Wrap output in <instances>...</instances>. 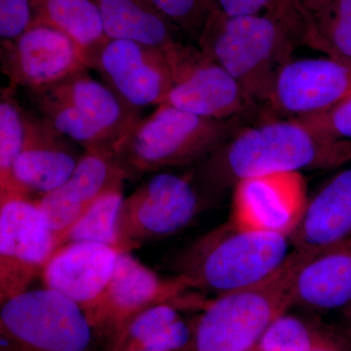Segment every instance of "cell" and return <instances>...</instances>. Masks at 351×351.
I'll return each instance as SVG.
<instances>
[{
	"mask_svg": "<svg viewBox=\"0 0 351 351\" xmlns=\"http://www.w3.org/2000/svg\"><path fill=\"white\" fill-rule=\"evenodd\" d=\"M351 164V142L321 137L295 119L240 129L193 169L209 198L247 178L328 170Z\"/></svg>",
	"mask_w": 351,
	"mask_h": 351,
	"instance_id": "obj_1",
	"label": "cell"
},
{
	"mask_svg": "<svg viewBox=\"0 0 351 351\" xmlns=\"http://www.w3.org/2000/svg\"><path fill=\"white\" fill-rule=\"evenodd\" d=\"M290 243L286 235L244 230L230 219L186 247L172 269L189 289L218 297L274 274L291 253Z\"/></svg>",
	"mask_w": 351,
	"mask_h": 351,
	"instance_id": "obj_2",
	"label": "cell"
},
{
	"mask_svg": "<svg viewBox=\"0 0 351 351\" xmlns=\"http://www.w3.org/2000/svg\"><path fill=\"white\" fill-rule=\"evenodd\" d=\"M197 44L239 83L252 105H267L279 71L300 45L290 29L270 18L228 17L217 9Z\"/></svg>",
	"mask_w": 351,
	"mask_h": 351,
	"instance_id": "obj_3",
	"label": "cell"
},
{
	"mask_svg": "<svg viewBox=\"0 0 351 351\" xmlns=\"http://www.w3.org/2000/svg\"><path fill=\"white\" fill-rule=\"evenodd\" d=\"M315 255L294 249L267 278L208 302L195 323L189 351H249L256 348L269 325L293 306L298 271Z\"/></svg>",
	"mask_w": 351,
	"mask_h": 351,
	"instance_id": "obj_4",
	"label": "cell"
},
{
	"mask_svg": "<svg viewBox=\"0 0 351 351\" xmlns=\"http://www.w3.org/2000/svg\"><path fill=\"white\" fill-rule=\"evenodd\" d=\"M239 130V117L216 120L161 104L137 119L113 154L128 179L165 168L196 165Z\"/></svg>",
	"mask_w": 351,
	"mask_h": 351,
	"instance_id": "obj_5",
	"label": "cell"
},
{
	"mask_svg": "<svg viewBox=\"0 0 351 351\" xmlns=\"http://www.w3.org/2000/svg\"><path fill=\"white\" fill-rule=\"evenodd\" d=\"M96 336L82 307L49 288L1 304V351H91Z\"/></svg>",
	"mask_w": 351,
	"mask_h": 351,
	"instance_id": "obj_6",
	"label": "cell"
},
{
	"mask_svg": "<svg viewBox=\"0 0 351 351\" xmlns=\"http://www.w3.org/2000/svg\"><path fill=\"white\" fill-rule=\"evenodd\" d=\"M209 202L193 170L154 175L124 198L117 225L120 253L181 232Z\"/></svg>",
	"mask_w": 351,
	"mask_h": 351,
	"instance_id": "obj_7",
	"label": "cell"
},
{
	"mask_svg": "<svg viewBox=\"0 0 351 351\" xmlns=\"http://www.w3.org/2000/svg\"><path fill=\"white\" fill-rule=\"evenodd\" d=\"M189 288L178 277L157 276L130 252H121L107 288L86 313L96 335L105 339L112 351L132 321L147 309L161 304L180 308H204L208 302L189 299Z\"/></svg>",
	"mask_w": 351,
	"mask_h": 351,
	"instance_id": "obj_8",
	"label": "cell"
},
{
	"mask_svg": "<svg viewBox=\"0 0 351 351\" xmlns=\"http://www.w3.org/2000/svg\"><path fill=\"white\" fill-rule=\"evenodd\" d=\"M59 247L36 201L15 197L0 203L1 304L27 291Z\"/></svg>",
	"mask_w": 351,
	"mask_h": 351,
	"instance_id": "obj_9",
	"label": "cell"
},
{
	"mask_svg": "<svg viewBox=\"0 0 351 351\" xmlns=\"http://www.w3.org/2000/svg\"><path fill=\"white\" fill-rule=\"evenodd\" d=\"M166 55L174 85L163 104L216 120L237 119L253 106L239 83L199 48L181 43Z\"/></svg>",
	"mask_w": 351,
	"mask_h": 351,
	"instance_id": "obj_10",
	"label": "cell"
},
{
	"mask_svg": "<svg viewBox=\"0 0 351 351\" xmlns=\"http://www.w3.org/2000/svg\"><path fill=\"white\" fill-rule=\"evenodd\" d=\"M89 69L98 71L120 100L138 113L163 104L174 85L166 53L128 39L108 38L95 52Z\"/></svg>",
	"mask_w": 351,
	"mask_h": 351,
	"instance_id": "obj_11",
	"label": "cell"
},
{
	"mask_svg": "<svg viewBox=\"0 0 351 351\" xmlns=\"http://www.w3.org/2000/svg\"><path fill=\"white\" fill-rule=\"evenodd\" d=\"M2 73L10 86L41 89L88 69L75 43L63 32L43 24L34 25L12 41H1Z\"/></svg>",
	"mask_w": 351,
	"mask_h": 351,
	"instance_id": "obj_12",
	"label": "cell"
},
{
	"mask_svg": "<svg viewBox=\"0 0 351 351\" xmlns=\"http://www.w3.org/2000/svg\"><path fill=\"white\" fill-rule=\"evenodd\" d=\"M351 94V63L327 56L290 60L272 87L267 106L289 119L329 110Z\"/></svg>",
	"mask_w": 351,
	"mask_h": 351,
	"instance_id": "obj_13",
	"label": "cell"
},
{
	"mask_svg": "<svg viewBox=\"0 0 351 351\" xmlns=\"http://www.w3.org/2000/svg\"><path fill=\"white\" fill-rule=\"evenodd\" d=\"M233 189L230 221L244 230L290 237L307 205L302 173L247 178Z\"/></svg>",
	"mask_w": 351,
	"mask_h": 351,
	"instance_id": "obj_14",
	"label": "cell"
},
{
	"mask_svg": "<svg viewBox=\"0 0 351 351\" xmlns=\"http://www.w3.org/2000/svg\"><path fill=\"white\" fill-rule=\"evenodd\" d=\"M128 180L112 151H85L68 181L36 200L60 246L95 201Z\"/></svg>",
	"mask_w": 351,
	"mask_h": 351,
	"instance_id": "obj_15",
	"label": "cell"
},
{
	"mask_svg": "<svg viewBox=\"0 0 351 351\" xmlns=\"http://www.w3.org/2000/svg\"><path fill=\"white\" fill-rule=\"evenodd\" d=\"M68 140L43 117L27 112L24 145L13 166L21 195L40 198L68 181L82 157Z\"/></svg>",
	"mask_w": 351,
	"mask_h": 351,
	"instance_id": "obj_16",
	"label": "cell"
},
{
	"mask_svg": "<svg viewBox=\"0 0 351 351\" xmlns=\"http://www.w3.org/2000/svg\"><path fill=\"white\" fill-rule=\"evenodd\" d=\"M119 253L108 245L66 242L44 267V286L66 295L87 313L107 288Z\"/></svg>",
	"mask_w": 351,
	"mask_h": 351,
	"instance_id": "obj_17",
	"label": "cell"
},
{
	"mask_svg": "<svg viewBox=\"0 0 351 351\" xmlns=\"http://www.w3.org/2000/svg\"><path fill=\"white\" fill-rule=\"evenodd\" d=\"M351 239V164L307 202L289 239L295 250L320 253Z\"/></svg>",
	"mask_w": 351,
	"mask_h": 351,
	"instance_id": "obj_18",
	"label": "cell"
},
{
	"mask_svg": "<svg viewBox=\"0 0 351 351\" xmlns=\"http://www.w3.org/2000/svg\"><path fill=\"white\" fill-rule=\"evenodd\" d=\"M293 306L315 311L351 306V239L316 254L298 271Z\"/></svg>",
	"mask_w": 351,
	"mask_h": 351,
	"instance_id": "obj_19",
	"label": "cell"
},
{
	"mask_svg": "<svg viewBox=\"0 0 351 351\" xmlns=\"http://www.w3.org/2000/svg\"><path fill=\"white\" fill-rule=\"evenodd\" d=\"M41 89L73 106L113 136L117 142L141 117L140 113L127 107L108 85L94 80L88 69Z\"/></svg>",
	"mask_w": 351,
	"mask_h": 351,
	"instance_id": "obj_20",
	"label": "cell"
},
{
	"mask_svg": "<svg viewBox=\"0 0 351 351\" xmlns=\"http://www.w3.org/2000/svg\"><path fill=\"white\" fill-rule=\"evenodd\" d=\"M108 38L128 39L169 52L182 43L181 34L152 0H95Z\"/></svg>",
	"mask_w": 351,
	"mask_h": 351,
	"instance_id": "obj_21",
	"label": "cell"
},
{
	"mask_svg": "<svg viewBox=\"0 0 351 351\" xmlns=\"http://www.w3.org/2000/svg\"><path fill=\"white\" fill-rule=\"evenodd\" d=\"M179 306L157 304L138 315L112 351H189L193 330L182 319Z\"/></svg>",
	"mask_w": 351,
	"mask_h": 351,
	"instance_id": "obj_22",
	"label": "cell"
},
{
	"mask_svg": "<svg viewBox=\"0 0 351 351\" xmlns=\"http://www.w3.org/2000/svg\"><path fill=\"white\" fill-rule=\"evenodd\" d=\"M34 23L49 25L68 36L82 52L89 69L95 52L108 39L96 1L34 0Z\"/></svg>",
	"mask_w": 351,
	"mask_h": 351,
	"instance_id": "obj_23",
	"label": "cell"
},
{
	"mask_svg": "<svg viewBox=\"0 0 351 351\" xmlns=\"http://www.w3.org/2000/svg\"><path fill=\"white\" fill-rule=\"evenodd\" d=\"M215 9L228 17L263 16L276 21L294 34L300 45L320 51L315 19L301 0H213Z\"/></svg>",
	"mask_w": 351,
	"mask_h": 351,
	"instance_id": "obj_24",
	"label": "cell"
},
{
	"mask_svg": "<svg viewBox=\"0 0 351 351\" xmlns=\"http://www.w3.org/2000/svg\"><path fill=\"white\" fill-rule=\"evenodd\" d=\"M40 117L64 137L78 143L85 151H112L117 140L66 101L43 89L27 90Z\"/></svg>",
	"mask_w": 351,
	"mask_h": 351,
	"instance_id": "obj_25",
	"label": "cell"
},
{
	"mask_svg": "<svg viewBox=\"0 0 351 351\" xmlns=\"http://www.w3.org/2000/svg\"><path fill=\"white\" fill-rule=\"evenodd\" d=\"M27 112L15 98V87L2 89L0 101V203L21 195L13 166L24 145Z\"/></svg>",
	"mask_w": 351,
	"mask_h": 351,
	"instance_id": "obj_26",
	"label": "cell"
},
{
	"mask_svg": "<svg viewBox=\"0 0 351 351\" xmlns=\"http://www.w3.org/2000/svg\"><path fill=\"white\" fill-rule=\"evenodd\" d=\"M331 348H343L331 331L287 313L269 325L257 345L260 351H314Z\"/></svg>",
	"mask_w": 351,
	"mask_h": 351,
	"instance_id": "obj_27",
	"label": "cell"
},
{
	"mask_svg": "<svg viewBox=\"0 0 351 351\" xmlns=\"http://www.w3.org/2000/svg\"><path fill=\"white\" fill-rule=\"evenodd\" d=\"M122 189L123 186L110 189L95 201L73 226L66 242H93L119 251L117 225L125 198Z\"/></svg>",
	"mask_w": 351,
	"mask_h": 351,
	"instance_id": "obj_28",
	"label": "cell"
},
{
	"mask_svg": "<svg viewBox=\"0 0 351 351\" xmlns=\"http://www.w3.org/2000/svg\"><path fill=\"white\" fill-rule=\"evenodd\" d=\"M314 19L321 52L351 63V0H335Z\"/></svg>",
	"mask_w": 351,
	"mask_h": 351,
	"instance_id": "obj_29",
	"label": "cell"
},
{
	"mask_svg": "<svg viewBox=\"0 0 351 351\" xmlns=\"http://www.w3.org/2000/svg\"><path fill=\"white\" fill-rule=\"evenodd\" d=\"M176 29L197 41L212 11L213 0H152Z\"/></svg>",
	"mask_w": 351,
	"mask_h": 351,
	"instance_id": "obj_30",
	"label": "cell"
},
{
	"mask_svg": "<svg viewBox=\"0 0 351 351\" xmlns=\"http://www.w3.org/2000/svg\"><path fill=\"white\" fill-rule=\"evenodd\" d=\"M295 119L321 137L351 142V94L325 112Z\"/></svg>",
	"mask_w": 351,
	"mask_h": 351,
	"instance_id": "obj_31",
	"label": "cell"
},
{
	"mask_svg": "<svg viewBox=\"0 0 351 351\" xmlns=\"http://www.w3.org/2000/svg\"><path fill=\"white\" fill-rule=\"evenodd\" d=\"M34 0H0V38L15 40L36 21Z\"/></svg>",
	"mask_w": 351,
	"mask_h": 351,
	"instance_id": "obj_32",
	"label": "cell"
},
{
	"mask_svg": "<svg viewBox=\"0 0 351 351\" xmlns=\"http://www.w3.org/2000/svg\"><path fill=\"white\" fill-rule=\"evenodd\" d=\"M302 5L306 7L309 12L316 14L330 5L335 0H301Z\"/></svg>",
	"mask_w": 351,
	"mask_h": 351,
	"instance_id": "obj_33",
	"label": "cell"
},
{
	"mask_svg": "<svg viewBox=\"0 0 351 351\" xmlns=\"http://www.w3.org/2000/svg\"><path fill=\"white\" fill-rule=\"evenodd\" d=\"M341 311L343 313V321H345L346 336L351 341V306L341 309Z\"/></svg>",
	"mask_w": 351,
	"mask_h": 351,
	"instance_id": "obj_34",
	"label": "cell"
},
{
	"mask_svg": "<svg viewBox=\"0 0 351 351\" xmlns=\"http://www.w3.org/2000/svg\"><path fill=\"white\" fill-rule=\"evenodd\" d=\"M314 351H346L345 348H323V350H318Z\"/></svg>",
	"mask_w": 351,
	"mask_h": 351,
	"instance_id": "obj_35",
	"label": "cell"
},
{
	"mask_svg": "<svg viewBox=\"0 0 351 351\" xmlns=\"http://www.w3.org/2000/svg\"><path fill=\"white\" fill-rule=\"evenodd\" d=\"M249 351H260V350H258L257 348V346H256V348H252V350H249Z\"/></svg>",
	"mask_w": 351,
	"mask_h": 351,
	"instance_id": "obj_36",
	"label": "cell"
}]
</instances>
